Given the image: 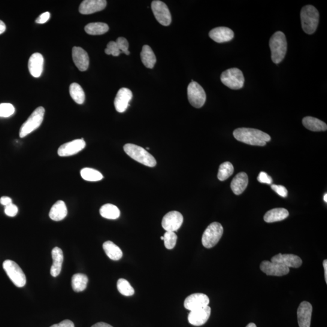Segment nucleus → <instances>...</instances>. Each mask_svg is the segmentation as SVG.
Listing matches in <instances>:
<instances>
[{
	"label": "nucleus",
	"instance_id": "1",
	"mask_svg": "<svg viewBox=\"0 0 327 327\" xmlns=\"http://www.w3.org/2000/svg\"><path fill=\"white\" fill-rule=\"evenodd\" d=\"M233 136L243 143L257 146H264L271 140L270 136L261 130L251 128H238L233 132Z\"/></svg>",
	"mask_w": 327,
	"mask_h": 327
},
{
	"label": "nucleus",
	"instance_id": "2",
	"mask_svg": "<svg viewBox=\"0 0 327 327\" xmlns=\"http://www.w3.org/2000/svg\"><path fill=\"white\" fill-rule=\"evenodd\" d=\"M269 48L271 53V60L275 64L283 62L287 50L286 36L283 32H275L269 39Z\"/></svg>",
	"mask_w": 327,
	"mask_h": 327
},
{
	"label": "nucleus",
	"instance_id": "3",
	"mask_svg": "<svg viewBox=\"0 0 327 327\" xmlns=\"http://www.w3.org/2000/svg\"><path fill=\"white\" fill-rule=\"evenodd\" d=\"M301 20L303 30L307 34H313L319 24V12L313 6H305L301 11Z\"/></svg>",
	"mask_w": 327,
	"mask_h": 327
},
{
	"label": "nucleus",
	"instance_id": "4",
	"mask_svg": "<svg viewBox=\"0 0 327 327\" xmlns=\"http://www.w3.org/2000/svg\"><path fill=\"white\" fill-rule=\"evenodd\" d=\"M124 150L130 157L144 166L154 168L156 165V160L148 151L138 145L126 144Z\"/></svg>",
	"mask_w": 327,
	"mask_h": 327
},
{
	"label": "nucleus",
	"instance_id": "5",
	"mask_svg": "<svg viewBox=\"0 0 327 327\" xmlns=\"http://www.w3.org/2000/svg\"><path fill=\"white\" fill-rule=\"evenodd\" d=\"M244 75L241 70L232 68L226 70L221 75V81L232 90L242 89L244 84Z\"/></svg>",
	"mask_w": 327,
	"mask_h": 327
},
{
	"label": "nucleus",
	"instance_id": "6",
	"mask_svg": "<svg viewBox=\"0 0 327 327\" xmlns=\"http://www.w3.org/2000/svg\"><path fill=\"white\" fill-rule=\"evenodd\" d=\"M223 227L219 223H212L205 229L202 237L203 246L211 248L216 245L223 235Z\"/></svg>",
	"mask_w": 327,
	"mask_h": 327
},
{
	"label": "nucleus",
	"instance_id": "7",
	"mask_svg": "<svg viewBox=\"0 0 327 327\" xmlns=\"http://www.w3.org/2000/svg\"><path fill=\"white\" fill-rule=\"evenodd\" d=\"M45 110L44 107H39L36 108L33 113L21 127L20 130V137H25L35 130L38 129L42 123L44 119Z\"/></svg>",
	"mask_w": 327,
	"mask_h": 327
},
{
	"label": "nucleus",
	"instance_id": "8",
	"mask_svg": "<svg viewBox=\"0 0 327 327\" xmlns=\"http://www.w3.org/2000/svg\"><path fill=\"white\" fill-rule=\"evenodd\" d=\"M3 267L15 286L21 288L25 286L26 275L16 262L11 260H6L3 263Z\"/></svg>",
	"mask_w": 327,
	"mask_h": 327
},
{
	"label": "nucleus",
	"instance_id": "9",
	"mask_svg": "<svg viewBox=\"0 0 327 327\" xmlns=\"http://www.w3.org/2000/svg\"><path fill=\"white\" fill-rule=\"evenodd\" d=\"M188 99L190 104L195 108H201L206 101V94L201 85L192 81L187 87Z\"/></svg>",
	"mask_w": 327,
	"mask_h": 327
},
{
	"label": "nucleus",
	"instance_id": "10",
	"mask_svg": "<svg viewBox=\"0 0 327 327\" xmlns=\"http://www.w3.org/2000/svg\"><path fill=\"white\" fill-rule=\"evenodd\" d=\"M151 7L156 20L161 25L168 26L171 24V14L165 3L155 0L151 3Z\"/></svg>",
	"mask_w": 327,
	"mask_h": 327
},
{
	"label": "nucleus",
	"instance_id": "11",
	"mask_svg": "<svg viewBox=\"0 0 327 327\" xmlns=\"http://www.w3.org/2000/svg\"><path fill=\"white\" fill-rule=\"evenodd\" d=\"M183 215L177 211H172L162 218V226L167 232L177 231L183 223Z\"/></svg>",
	"mask_w": 327,
	"mask_h": 327
},
{
	"label": "nucleus",
	"instance_id": "12",
	"mask_svg": "<svg viewBox=\"0 0 327 327\" xmlns=\"http://www.w3.org/2000/svg\"><path fill=\"white\" fill-rule=\"evenodd\" d=\"M210 302L208 297L203 293H194L184 301V307L190 311L207 307Z\"/></svg>",
	"mask_w": 327,
	"mask_h": 327
},
{
	"label": "nucleus",
	"instance_id": "13",
	"mask_svg": "<svg viewBox=\"0 0 327 327\" xmlns=\"http://www.w3.org/2000/svg\"><path fill=\"white\" fill-rule=\"evenodd\" d=\"M86 145L83 138L75 139L61 145L58 150V154L60 156L74 155L83 150Z\"/></svg>",
	"mask_w": 327,
	"mask_h": 327
},
{
	"label": "nucleus",
	"instance_id": "14",
	"mask_svg": "<svg viewBox=\"0 0 327 327\" xmlns=\"http://www.w3.org/2000/svg\"><path fill=\"white\" fill-rule=\"evenodd\" d=\"M260 269L266 275L274 277H283L289 274L290 268L281 263L264 260L260 265Z\"/></svg>",
	"mask_w": 327,
	"mask_h": 327
},
{
	"label": "nucleus",
	"instance_id": "15",
	"mask_svg": "<svg viewBox=\"0 0 327 327\" xmlns=\"http://www.w3.org/2000/svg\"><path fill=\"white\" fill-rule=\"evenodd\" d=\"M133 97L132 91L127 88H121L117 94L114 101L115 109L120 113H123L129 107Z\"/></svg>",
	"mask_w": 327,
	"mask_h": 327
},
{
	"label": "nucleus",
	"instance_id": "16",
	"mask_svg": "<svg viewBox=\"0 0 327 327\" xmlns=\"http://www.w3.org/2000/svg\"><path fill=\"white\" fill-rule=\"evenodd\" d=\"M210 314L211 308L208 305L204 308L191 311L188 316V320L191 325L201 326L207 322Z\"/></svg>",
	"mask_w": 327,
	"mask_h": 327
},
{
	"label": "nucleus",
	"instance_id": "17",
	"mask_svg": "<svg viewBox=\"0 0 327 327\" xmlns=\"http://www.w3.org/2000/svg\"><path fill=\"white\" fill-rule=\"evenodd\" d=\"M312 311L313 307L310 303L303 301L300 304L297 311L299 327H310Z\"/></svg>",
	"mask_w": 327,
	"mask_h": 327
},
{
	"label": "nucleus",
	"instance_id": "18",
	"mask_svg": "<svg viewBox=\"0 0 327 327\" xmlns=\"http://www.w3.org/2000/svg\"><path fill=\"white\" fill-rule=\"evenodd\" d=\"M107 6L105 0H84L81 3L79 11L81 14L89 15L104 10Z\"/></svg>",
	"mask_w": 327,
	"mask_h": 327
},
{
	"label": "nucleus",
	"instance_id": "19",
	"mask_svg": "<svg viewBox=\"0 0 327 327\" xmlns=\"http://www.w3.org/2000/svg\"><path fill=\"white\" fill-rule=\"evenodd\" d=\"M72 59L77 68L81 72L87 71L89 66V57L86 51L80 47L72 48Z\"/></svg>",
	"mask_w": 327,
	"mask_h": 327
},
{
	"label": "nucleus",
	"instance_id": "20",
	"mask_svg": "<svg viewBox=\"0 0 327 327\" xmlns=\"http://www.w3.org/2000/svg\"><path fill=\"white\" fill-rule=\"evenodd\" d=\"M271 261L281 263L288 268H299L302 265L301 257L293 254L279 253L271 258Z\"/></svg>",
	"mask_w": 327,
	"mask_h": 327
},
{
	"label": "nucleus",
	"instance_id": "21",
	"mask_svg": "<svg viewBox=\"0 0 327 327\" xmlns=\"http://www.w3.org/2000/svg\"><path fill=\"white\" fill-rule=\"evenodd\" d=\"M209 36L218 43L229 42L234 38V32L226 27H218L210 30Z\"/></svg>",
	"mask_w": 327,
	"mask_h": 327
},
{
	"label": "nucleus",
	"instance_id": "22",
	"mask_svg": "<svg viewBox=\"0 0 327 327\" xmlns=\"http://www.w3.org/2000/svg\"><path fill=\"white\" fill-rule=\"evenodd\" d=\"M44 58L39 53H35L30 57L28 63V68L30 74L33 77L38 78L43 71Z\"/></svg>",
	"mask_w": 327,
	"mask_h": 327
},
{
	"label": "nucleus",
	"instance_id": "23",
	"mask_svg": "<svg viewBox=\"0 0 327 327\" xmlns=\"http://www.w3.org/2000/svg\"><path fill=\"white\" fill-rule=\"evenodd\" d=\"M248 184V176L245 172L236 175L231 183V189L236 195H241L246 189Z\"/></svg>",
	"mask_w": 327,
	"mask_h": 327
},
{
	"label": "nucleus",
	"instance_id": "24",
	"mask_svg": "<svg viewBox=\"0 0 327 327\" xmlns=\"http://www.w3.org/2000/svg\"><path fill=\"white\" fill-rule=\"evenodd\" d=\"M53 263L50 268V274L53 277H57L60 274L62 269L64 260L63 251L59 247H54L51 251Z\"/></svg>",
	"mask_w": 327,
	"mask_h": 327
},
{
	"label": "nucleus",
	"instance_id": "25",
	"mask_svg": "<svg viewBox=\"0 0 327 327\" xmlns=\"http://www.w3.org/2000/svg\"><path fill=\"white\" fill-rule=\"evenodd\" d=\"M289 216V212L286 208H277L266 212L263 220L266 223H272L286 220Z\"/></svg>",
	"mask_w": 327,
	"mask_h": 327
},
{
	"label": "nucleus",
	"instance_id": "26",
	"mask_svg": "<svg viewBox=\"0 0 327 327\" xmlns=\"http://www.w3.org/2000/svg\"><path fill=\"white\" fill-rule=\"evenodd\" d=\"M67 214H68V209L65 202L63 201L56 202L49 212L50 219L54 221H62L65 219Z\"/></svg>",
	"mask_w": 327,
	"mask_h": 327
},
{
	"label": "nucleus",
	"instance_id": "27",
	"mask_svg": "<svg viewBox=\"0 0 327 327\" xmlns=\"http://www.w3.org/2000/svg\"><path fill=\"white\" fill-rule=\"evenodd\" d=\"M302 124L306 129L313 132L326 131L327 129L325 123L314 117H306L303 118Z\"/></svg>",
	"mask_w": 327,
	"mask_h": 327
},
{
	"label": "nucleus",
	"instance_id": "28",
	"mask_svg": "<svg viewBox=\"0 0 327 327\" xmlns=\"http://www.w3.org/2000/svg\"><path fill=\"white\" fill-rule=\"evenodd\" d=\"M141 59L143 65L148 69L153 68L156 62L155 54L148 45H144L142 47Z\"/></svg>",
	"mask_w": 327,
	"mask_h": 327
},
{
	"label": "nucleus",
	"instance_id": "29",
	"mask_svg": "<svg viewBox=\"0 0 327 327\" xmlns=\"http://www.w3.org/2000/svg\"><path fill=\"white\" fill-rule=\"evenodd\" d=\"M103 249L107 256L112 260H118L122 258L123 251L121 248L111 241H106L103 244Z\"/></svg>",
	"mask_w": 327,
	"mask_h": 327
},
{
	"label": "nucleus",
	"instance_id": "30",
	"mask_svg": "<svg viewBox=\"0 0 327 327\" xmlns=\"http://www.w3.org/2000/svg\"><path fill=\"white\" fill-rule=\"evenodd\" d=\"M109 27L104 23H92L85 26V31L91 35H99L104 34L108 31Z\"/></svg>",
	"mask_w": 327,
	"mask_h": 327
},
{
	"label": "nucleus",
	"instance_id": "31",
	"mask_svg": "<svg viewBox=\"0 0 327 327\" xmlns=\"http://www.w3.org/2000/svg\"><path fill=\"white\" fill-rule=\"evenodd\" d=\"M101 216L108 220H117L120 216V211L116 205L107 204L102 205L99 210Z\"/></svg>",
	"mask_w": 327,
	"mask_h": 327
},
{
	"label": "nucleus",
	"instance_id": "32",
	"mask_svg": "<svg viewBox=\"0 0 327 327\" xmlns=\"http://www.w3.org/2000/svg\"><path fill=\"white\" fill-rule=\"evenodd\" d=\"M88 278L86 275L77 274L73 276L72 278V287L75 292H83L86 289L88 283Z\"/></svg>",
	"mask_w": 327,
	"mask_h": 327
},
{
	"label": "nucleus",
	"instance_id": "33",
	"mask_svg": "<svg viewBox=\"0 0 327 327\" xmlns=\"http://www.w3.org/2000/svg\"><path fill=\"white\" fill-rule=\"evenodd\" d=\"M69 92L75 102L78 104H83L86 96L80 84L75 83L71 84L69 87Z\"/></svg>",
	"mask_w": 327,
	"mask_h": 327
},
{
	"label": "nucleus",
	"instance_id": "34",
	"mask_svg": "<svg viewBox=\"0 0 327 327\" xmlns=\"http://www.w3.org/2000/svg\"><path fill=\"white\" fill-rule=\"evenodd\" d=\"M233 172H234V168L231 162H225L221 164L217 174L218 180L221 181H225L231 177Z\"/></svg>",
	"mask_w": 327,
	"mask_h": 327
},
{
	"label": "nucleus",
	"instance_id": "35",
	"mask_svg": "<svg viewBox=\"0 0 327 327\" xmlns=\"http://www.w3.org/2000/svg\"><path fill=\"white\" fill-rule=\"evenodd\" d=\"M81 177L84 180L96 182L101 180L103 176L99 171L91 168H84L81 171Z\"/></svg>",
	"mask_w": 327,
	"mask_h": 327
},
{
	"label": "nucleus",
	"instance_id": "36",
	"mask_svg": "<svg viewBox=\"0 0 327 327\" xmlns=\"http://www.w3.org/2000/svg\"><path fill=\"white\" fill-rule=\"evenodd\" d=\"M117 289L121 295L126 296L133 295L135 290L128 281L124 279H120L117 282Z\"/></svg>",
	"mask_w": 327,
	"mask_h": 327
},
{
	"label": "nucleus",
	"instance_id": "37",
	"mask_svg": "<svg viewBox=\"0 0 327 327\" xmlns=\"http://www.w3.org/2000/svg\"><path fill=\"white\" fill-rule=\"evenodd\" d=\"M164 237V242L166 248L169 250L173 249L175 247L177 241V236L174 232H166Z\"/></svg>",
	"mask_w": 327,
	"mask_h": 327
},
{
	"label": "nucleus",
	"instance_id": "38",
	"mask_svg": "<svg viewBox=\"0 0 327 327\" xmlns=\"http://www.w3.org/2000/svg\"><path fill=\"white\" fill-rule=\"evenodd\" d=\"M15 108L10 103L0 104V117L7 118L14 114Z\"/></svg>",
	"mask_w": 327,
	"mask_h": 327
},
{
	"label": "nucleus",
	"instance_id": "39",
	"mask_svg": "<svg viewBox=\"0 0 327 327\" xmlns=\"http://www.w3.org/2000/svg\"><path fill=\"white\" fill-rule=\"evenodd\" d=\"M105 53L107 54H112L114 57L119 56L121 53L116 41H110L108 42L107 48L105 49Z\"/></svg>",
	"mask_w": 327,
	"mask_h": 327
},
{
	"label": "nucleus",
	"instance_id": "40",
	"mask_svg": "<svg viewBox=\"0 0 327 327\" xmlns=\"http://www.w3.org/2000/svg\"><path fill=\"white\" fill-rule=\"evenodd\" d=\"M116 42L121 53H125L127 56L130 54L129 42L125 38L119 37L117 39Z\"/></svg>",
	"mask_w": 327,
	"mask_h": 327
},
{
	"label": "nucleus",
	"instance_id": "41",
	"mask_svg": "<svg viewBox=\"0 0 327 327\" xmlns=\"http://www.w3.org/2000/svg\"><path fill=\"white\" fill-rule=\"evenodd\" d=\"M18 209L17 205L14 204H11L8 206H6L5 208V214L8 216L14 217L16 216L18 213Z\"/></svg>",
	"mask_w": 327,
	"mask_h": 327
},
{
	"label": "nucleus",
	"instance_id": "42",
	"mask_svg": "<svg viewBox=\"0 0 327 327\" xmlns=\"http://www.w3.org/2000/svg\"><path fill=\"white\" fill-rule=\"evenodd\" d=\"M271 189L278 194L279 195L283 198H286L288 195V191L286 187L283 186H278V185L272 184L271 186Z\"/></svg>",
	"mask_w": 327,
	"mask_h": 327
},
{
	"label": "nucleus",
	"instance_id": "43",
	"mask_svg": "<svg viewBox=\"0 0 327 327\" xmlns=\"http://www.w3.org/2000/svg\"><path fill=\"white\" fill-rule=\"evenodd\" d=\"M257 181L260 183H264L271 184L272 182V180L271 177L268 174H266L264 172H260V174L257 177Z\"/></svg>",
	"mask_w": 327,
	"mask_h": 327
},
{
	"label": "nucleus",
	"instance_id": "44",
	"mask_svg": "<svg viewBox=\"0 0 327 327\" xmlns=\"http://www.w3.org/2000/svg\"><path fill=\"white\" fill-rule=\"evenodd\" d=\"M50 14L48 12H45L44 13L39 15L37 19L36 20L35 22L38 24H44L46 23L49 20Z\"/></svg>",
	"mask_w": 327,
	"mask_h": 327
},
{
	"label": "nucleus",
	"instance_id": "45",
	"mask_svg": "<svg viewBox=\"0 0 327 327\" xmlns=\"http://www.w3.org/2000/svg\"><path fill=\"white\" fill-rule=\"evenodd\" d=\"M50 327H75V325L72 321L66 319L59 323L54 324Z\"/></svg>",
	"mask_w": 327,
	"mask_h": 327
},
{
	"label": "nucleus",
	"instance_id": "46",
	"mask_svg": "<svg viewBox=\"0 0 327 327\" xmlns=\"http://www.w3.org/2000/svg\"><path fill=\"white\" fill-rule=\"evenodd\" d=\"M0 203H1V204L5 205L6 207V206H8L12 204V199L8 196H3L1 198H0Z\"/></svg>",
	"mask_w": 327,
	"mask_h": 327
},
{
	"label": "nucleus",
	"instance_id": "47",
	"mask_svg": "<svg viewBox=\"0 0 327 327\" xmlns=\"http://www.w3.org/2000/svg\"><path fill=\"white\" fill-rule=\"evenodd\" d=\"M91 327H114L112 326L111 325H109V324L107 323H104V322H98L96 323L95 324H94L93 325H92Z\"/></svg>",
	"mask_w": 327,
	"mask_h": 327
},
{
	"label": "nucleus",
	"instance_id": "48",
	"mask_svg": "<svg viewBox=\"0 0 327 327\" xmlns=\"http://www.w3.org/2000/svg\"><path fill=\"white\" fill-rule=\"evenodd\" d=\"M323 266L324 268V275H325V280L327 283V260H324L323 262Z\"/></svg>",
	"mask_w": 327,
	"mask_h": 327
},
{
	"label": "nucleus",
	"instance_id": "49",
	"mask_svg": "<svg viewBox=\"0 0 327 327\" xmlns=\"http://www.w3.org/2000/svg\"><path fill=\"white\" fill-rule=\"evenodd\" d=\"M6 29V27L5 24L4 23V22H3V21L0 20V35L2 34V33L5 32Z\"/></svg>",
	"mask_w": 327,
	"mask_h": 327
},
{
	"label": "nucleus",
	"instance_id": "50",
	"mask_svg": "<svg viewBox=\"0 0 327 327\" xmlns=\"http://www.w3.org/2000/svg\"><path fill=\"white\" fill-rule=\"evenodd\" d=\"M246 327H257L255 323H248Z\"/></svg>",
	"mask_w": 327,
	"mask_h": 327
},
{
	"label": "nucleus",
	"instance_id": "51",
	"mask_svg": "<svg viewBox=\"0 0 327 327\" xmlns=\"http://www.w3.org/2000/svg\"><path fill=\"white\" fill-rule=\"evenodd\" d=\"M323 200H324V201H325V202H327V194L326 193H325V195H324V196H323Z\"/></svg>",
	"mask_w": 327,
	"mask_h": 327
},
{
	"label": "nucleus",
	"instance_id": "52",
	"mask_svg": "<svg viewBox=\"0 0 327 327\" xmlns=\"http://www.w3.org/2000/svg\"><path fill=\"white\" fill-rule=\"evenodd\" d=\"M160 239H161V240H164V237H163V236H161V237H160Z\"/></svg>",
	"mask_w": 327,
	"mask_h": 327
},
{
	"label": "nucleus",
	"instance_id": "53",
	"mask_svg": "<svg viewBox=\"0 0 327 327\" xmlns=\"http://www.w3.org/2000/svg\"><path fill=\"white\" fill-rule=\"evenodd\" d=\"M146 149H147V150H150V148H149V147H147V148H146Z\"/></svg>",
	"mask_w": 327,
	"mask_h": 327
}]
</instances>
